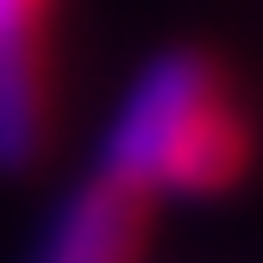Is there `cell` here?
Wrapping results in <instances>:
<instances>
[{"instance_id":"obj_3","label":"cell","mask_w":263,"mask_h":263,"mask_svg":"<svg viewBox=\"0 0 263 263\" xmlns=\"http://www.w3.org/2000/svg\"><path fill=\"white\" fill-rule=\"evenodd\" d=\"M57 138V88L44 44L0 50V170H31Z\"/></svg>"},{"instance_id":"obj_4","label":"cell","mask_w":263,"mask_h":263,"mask_svg":"<svg viewBox=\"0 0 263 263\" xmlns=\"http://www.w3.org/2000/svg\"><path fill=\"white\" fill-rule=\"evenodd\" d=\"M57 0H0V50L7 44H44V25Z\"/></svg>"},{"instance_id":"obj_1","label":"cell","mask_w":263,"mask_h":263,"mask_svg":"<svg viewBox=\"0 0 263 263\" xmlns=\"http://www.w3.org/2000/svg\"><path fill=\"white\" fill-rule=\"evenodd\" d=\"M257 163V125L232 82V69L201 50L176 44L157 50L101 138V176L144 194V201H213L232 194Z\"/></svg>"},{"instance_id":"obj_2","label":"cell","mask_w":263,"mask_h":263,"mask_svg":"<svg viewBox=\"0 0 263 263\" xmlns=\"http://www.w3.org/2000/svg\"><path fill=\"white\" fill-rule=\"evenodd\" d=\"M144 251H151V201L107 176H88L50 219L31 263H144Z\"/></svg>"}]
</instances>
